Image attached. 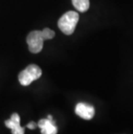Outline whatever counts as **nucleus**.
I'll return each instance as SVG.
<instances>
[{"mask_svg":"<svg viewBox=\"0 0 133 134\" xmlns=\"http://www.w3.org/2000/svg\"><path fill=\"white\" fill-rule=\"evenodd\" d=\"M72 4L80 12H86L90 7L89 0H72Z\"/></svg>","mask_w":133,"mask_h":134,"instance_id":"0eeeda50","label":"nucleus"},{"mask_svg":"<svg viewBox=\"0 0 133 134\" xmlns=\"http://www.w3.org/2000/svg\"><path fill=\"white\" fill-rule=\"evenodd\" d=\"M37 126L41 129L42 134H57V127L54 119H42L39 120Z\"/></svg>","mask_w":133,"mask_h":134,"instance_id":"423d86ee","label":"nucleus"},{"mask_svg":"<svg viewBox=\"0 0 133 134\" xmlns=\"http://www.w3.org/2000/svg\"><path fill=\"white\" fill-rule=\"evenodd\" d=\"M75 113L81 119H92L94 116L95 110L94 107L92 105L86 104V103H78L75 107Z\"/></svg>","mask_w":133,"mask_h":134,"instance_id":"20e7f679","label":"nucleus"},{"mask_svg":"<svg viewBox=\"0 0 133 134\" xmlns=\"http://www.w3.org/2000/svg\"><path fill=\"white\" fill-rule=\"evenodd\" d=\"M42 69L36 64L29 65L18 75V81L22 86H29L42 75Z\"/></svg>","mask_w":133,"mask_h":134,"instance_id":"7ed1b4c3","label":"nucleus"},{"mask_svg":"<svg viewBox=\"0 0 133 134\" xmlns=\"http://www.w3.org/2000/svg\"><path fill=\"white\" fill-rule=\"evenodd\" d=\"M5 126L11 129L12 134H24V127L20 125V116L15 113L11 115L10 119L4 121Z\"/></svg>","mask_w":133,"mask_h":134,"instance_id":"39448f33","label":"nucleus"},{"mask_svg":"<svg viewBox=\"0 0 133 134\" xmlns=\"http://www.w3.org/2000/svg\"><path fill=\"white\" fill-rule=\"evenodd\" d=\"M79 21V14L76 11H67L61 16L58 21V27L65 35H72L75 30Z\"/></svg>","mask_w":133,"mask_h":134,"instance_id":"f03ea898","label":"nucleus"},{"mask_svg":"<svg viewBox=\"0 0 133 134\" xmlns=\"http://www.w3.org/2000/svg\"><path fill=\"white\" fill-rule=\"evenodd\" d=\"M55 31L45 28L42 30H33L27 36V43L31 53L37 54L41 52L43 47L44 40L52 39L55 36Z\"/></svg>","mask_w":133,"mask_h":134,"instance_id":"f257e3e1","label":"nucleus"},{"mask_svg":"<svg viewBox=\"0 0 133 134\" xmlns=\"http://www.w3.org/2000/svg\"><path fill=\"white\" fill-rule=\"evenodd\" d=\"M36 126H37V124L35 123V122H34V121L30 122V123L26 125V127H27V128H29V129H30V130H34V129H36Z\"/></svg>","mask_w":133,"mask_h":134,"instance_id":"6e6552de","label":"nucleus"}]
</instances>
